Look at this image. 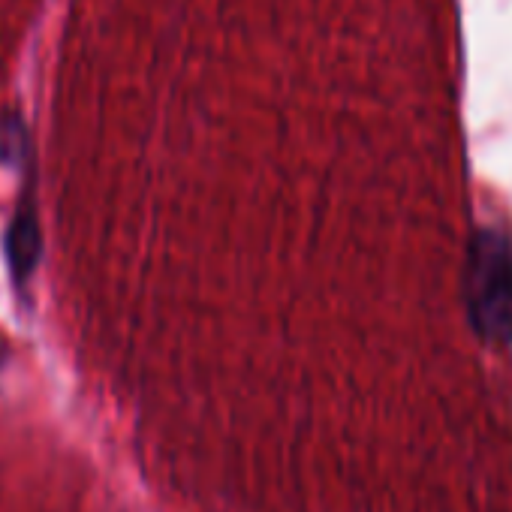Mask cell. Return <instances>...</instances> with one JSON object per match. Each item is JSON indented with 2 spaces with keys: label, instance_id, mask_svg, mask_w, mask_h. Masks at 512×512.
I'll use <instances>...</instances> for the list:
<instances>
[{
  "label": "cell",
  "instance_id": "cell-1",
  "mask_svg": "<svg viewBox=\"0 0 512 512\" xmlns=\"http://www.w3.org/2000/svg\"><path fill=\"white\" fill-rule=\"evenodd\" d=\"M464 302L479 338L491 344L512 341V241L503 232H476L467 256Z\"/></svg>",
  "mask_w": 512,
  "mask_h": 512
},
{
  "label": "cell",
  "instance_id": "cell-2",
  "mask_svg": "<svg viewBox=\"0 0 512 512\" xmlns=\"http://www.w3.org/2000/svg\"><path fill=\"white\" fill-rule=\"evenodd\" d=\"M4 253H7V266H10L13 284L19 290H25L28 281L34 278L37 266H40V256H43V229H40V214H37L31 190H25L13 220L7 226Z\"/></svg>",
  "mask_w": 512,
  "mask_h": 512
},
{
  "label": "cell",
  "instance_id": "cell-3",
  "mask_svg": "<svg viewBox=\"0 0 512 512\" xmlns=\"http://www.w3.org/2000/svg\"><path fill=\"white\" fill-rule=\"evenodd\" d=\"M7 359H10V350H7V341H4V338H0V368H4V365H7Z\"/></svg>",
  "mask_w": 512,
  "mask_h": 512
}]
</instances>
